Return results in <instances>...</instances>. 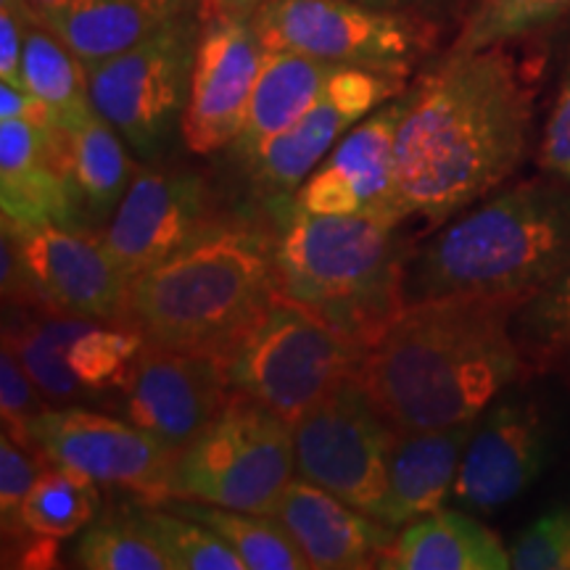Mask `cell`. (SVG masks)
<instances>
[{
  "label": "cell",
  "mask_w": 570,
  "mask_h": 570,
  "mask_svg": "<svg viewBox=\"0 0 570 570\" xmlns=\"http://www.w3.org/2000/svg\"><path fill=\"white\" fill-rule=\"evenodd\" d=\"M391 433L394 428L360 377L348 375L294 423L298 479L381 520L389 494Z\"/></svg>",
  "instance_id": "10"
},
{
  "label": "cell",
  "mask_w": 570,
  "mask_h": 570,
  "mask_svg": "<svg viewBox=\"0 0 570 570\" xmlns=\"http://www.w3.org/2000/svg\"><path fill=\"white\" fill-rule=\"evenodd\" d=\"M277 294L267 227H212L130 285L122 323L146 344L225 360Z\"/></svg>",
  "instance_id": "3"
},
{
  "label": "cell",
  "mask_w": 570,
  "mask_h": 570,
  "mask_svg": "<svg viewBox=\"0 0 570 570\" xmlns=\"http://www.w3.org/2000/svg\"><path fill=\"white\" fill-rule=\"evenodd\" d=\"M518 570H570V504L539 515L510 547Z\"/></svg>",
  "instance_id": "35"
},
{
  "label": "cell",
  "mask_w": 570,
  "mask_h": 570,
  "mask_svg": "<svg viewBox=\"0 0 570 570\" xmlns=\"http://www.w3.org/2000/svg\"><path fill=\"white\" fill-rule=\"evenodd\" d=\"M204 13H190L138 46L90 63V98L96 111L142 161L159 159L180 130Z\"/></svg>",
  "instance_id": "8"
},
{
  "label": "cell",
  "mask_w": 570,
  "mask_h": 570,
  "mask_svg": "<svg viewBox=\"0 0 570 570\" xmlns=\"http://www.w3.org/2000/svg\"><path fill=\"white\" fill-rule=\"evenodd\" d=\"M0 119H24V122L48 127L56 122L53 111L42 98L35 96L24 85L3 82L0 85Z\"/></svg>",
  "instance_id": "39"
},
{
  "label": "cell",
  "mask_w": 570,
  "mask_h": 570,
  "mask_svg": "<svg viewBox=\"0 0 570 570\" xmlns=\"http://www.w3.org/2000/svg\"><path fill=\"white\" fill-rule=\"evenodd\" d=\"M539 164L544 173L570 183V67L554 98L550 119L539 146Z\"/></svg>",
  "instance_id": "38"
},
{
  "label": "cell",
  "mask_w": 570,
  "mask_h": 570,
  "mask_svg": "<svg viewBox=\"0 0 570 570\" xmlns=\"http://www.w3.org/2000/svg\"><path fill=\"white\" fill-rule=\"evenodd\" d=\"M277 294L360 344L404 309L410 252L396 227L362 214H312L288 198L265 204Z\"/></svg>",
  "instance_id": "5"
},
{
  "label": "cell",
  "mask_w": 570,
  "mask_h": 570,
  "mask_svg": "<svg viewBox=\"0 0 570 570\" xmlns=\"http://www.w3.org/2000/svg\"><path fill=\"white\" fill-rule=\"evenodd\" d=\"M570 13V0H475L452 51H481L537 32Z\"/></svg>",
  "instance_id": "32"
},
{
  "label": "cell",
  "mask_w": 570,
  "mask_h": 570,
  "mask_svg": "<svg viewBox=\"0 0 570 570\" xmlns=\"http://www.w3.org/2000/svg\"><path fill=\"white\" fill-rule=\"evenodd\" d=\"M146 338L127 323H96L69 348V365L77 377L96 394L119 389L130 377Z\"/></svg>",
  "instance_id": "34"
},
{
  "label": "cell",
  "mask_w": 570,
  "mask_h": 570,
  "mask_svg": "<svg viewBox=\"0 0 570 570\" xmlns=\"http://www.w3.org/2000/svg\"><path fill=\"white\" fill-rule=\"evenodd\" d=\"M69 132L71 167L80 190L85 214L98 233L109 223L122 198L140 173V164L127 151V140L106 122L101 114H92L88 122Z\"/></svg>",
  "instance_id": "26"
},
{
  "label": "cell",
  "mask_w": 570,
  "mask_h": 570,
  "mask_svg": "<svg viewBox=\"0 0 570 570\" xmlns=\"http://www.w3.org/2000/svg\"><path fill=\"white\" fill-rule=\"evenodd\" d=\"M98 320L69 315L51 306H6L3 346H9L40 394L53 407L80 404L98 396L69 365V348Z\"/></svg>",
  "instance_id": "24"
},
{
  "label": "cell",
  "mask_w": 570,
  "mask_h": 570,
  "mask_svg": "<svg viewBox=\"0 0 570 570\" xmlns=\"http://www.w3.org/2000/svg\"><path fill=\"white\" fill-rule=\"evenodd\" d=\"M21 85L48 104L63 130H75L96 114L88 69L59 35L42 24L38 13L27 21Z\"/></svg>",
  "instance_id": "27"
},
{
  "label": "cell",
  "mask_w": 570,
  "mask_h": 570,
  "mask_svg": "<svg viewBox=\"0 0 570 570\" xmlns=\"http://www.w3.org/2000/svg\"><path fill=\"white\" fill-rule=\"evenodd\" d=\"M407 77L394 69L341 67L315 106L246 164L254 196L262 204L294 196L356 122L407 92Z\"/></svg>",
  "instance_id": "11"
},
{
  "label": "cell",
  "mask_w": 570,
  "mask_h": 570,
  "mask_svg": "<svg viewBox=\"0 0 570 570\" xmlns=\"http://www.w3.org/2000/svg\"><path fill=\"white\" fill-rule=\"evenodd\" d=\"M122 394L127 420L180 452L223 412L233 389L219 356L146 344Z\"/></svg>",
  "instance_id": "17"
},
{
  "label": "cell",
  "mask_w": 570,
  "mask_h": 570,
  "mask_svg": "<svg viewBox=\"0 0 570 570\" xmlns=\"http://www.w3.org/2000/svg\"><path fill=\"white\" fill-rule=\"evenodd\" d=\"M0 206L13 223L92 230L77 190L69 132L61 125L0 119Z\"/></svg>",
  "instance_id": "19"
},
{
  "label": "cell",
  "mask_w": 570,
  "mask_h": 570,
  "mask_svg": "<svg viewBox=\"0 0 570 570\" xmlns=\"http://www.w3.org/2000/svg\"><path fill=\"white\" fill-rule=\"evenodd\" d=\"M198 11L202 0H71L38 19L90 67Z\"/></svg>",
  "instance_id": "22"
},
{
  "label": "cell",
  "mask_w": 570,
  "mask_h": 570,
  "mask_svg": "<svg viewBox=\"0 0 570 570\" xmlns=\"http://www.w3.org/2000/svg\"><path fill=\"white\" fill-rule=\"evenodd\" d=\"M570 262V183H523L454 219L407 256L404 304L529 298Z\"/></svg>",
  "instance_id": "4"
},
{
  "label": "cell",
  "mask_w": 570,
  "mask_h": 570,
  "mask_svg": "<svg viewBox=\"0 0 570 570\" xmlns=\"http://www.w3.org/2000/svg\"><path fill=\"white\" fill-rule=\"evenodd\" d=\"M48 407H53V404L40 394V389L35 386V381L19 362V356L9 346H3V352H0V415H3V433H9L19 444L30 446L27 423Z\"/></svg>",
  "instance_id": "37"
},
{
  "label": "cell",
  "mask_w": 570,
  "mask_h": 570,
  "mask_svg": "<svg viewBox=\"0 0 570 570\" xmlns=\"http://www.w3.org/2000/svg\"><path fill=\"white\" fill-rule=\"evenodd\" d=\"M275 518L294 537L312 570L377 568V560L396 541L391 525L304 479L288 483Z\"/></svg>",
  "instance_id": "20"
},
{
  "label": "cell",
  "mask_w": 570,
  "mask_h": 570,
  "mask_svg": "<svg viewBox=\"0 0 570 570\" xmlns=\"http://www.w3.org/2000/svg\"><path fill=\"white\" fill-rule=\"evenodd\" d=\"M265 3L267 0H202V13L204 17H212V13H230V17L252 19L254 11Z\"/></svg>",
  "instance_id": "41"
},
{
  "label": "cell",
  "mask_w": 570,
  "mask_h": 570,
  "mask_svg": "<svg viewBox=\"0 0 570 570\" xmlns=\"http://www.w3.org/2000/svg\"><path fill=\"white\" fill-rule=\"evenodd\" d=\"M27 3H30V9L38 13V17H46V13L63 9V6L71 3V0H27Z\"/></svg>",
  "instance_id": "42"
},
{
  "label": "cell",
  "mask_w": 570,
  "mask_h": 570,
  "mask_svg": "<svg viewBox=\"0 0 570 570\" xmlns=\"http://www.w3.org/2000/svg\"><path fill=\"white\" fill-rule=\"evenodd\" d=\"M294 479V423L233 391L223 412L175 454L169 497L275 515Z\"/></svg>",
  "instance_id": "6"
},
{
  "label": "cell",
  "mask_w": 570,
  "mask_h": 570,
  "mask_svg": "<svg viewBox=\"0 0 570 570\" xmlns=\"http://www.w3.org/2000/svg\"><path fill=\"white\" fill-rule=\"evenodd\" d=\"M27 439L51 462L80 470L101 487L135 491L146 502L169 499L177 452L130 420L80 404L48 407L27 423Z\"/></svg>",
  "instance_id": "12"
},
{
  "label": "cell",
  "mask_w": 570,
  "mask_h": 570,
  "mask_svg": "<svg viewBox=\"0 0 570 570\" xmlns=\"http://www.w3.org/2000/svg\"><path fill=\"white\" fill-rule=\"evenodd\" d=\"M550 460V425L531 396L489 404L475 423L452 497L475 512H494L523 497Z\"/></svg>",
  "instance_id": "18"
},
{
  "label": "cell",
  "mask_w": 570,
  "mask_h": 570,
  "mask_svg": "<svg viewBox=\"0 0 570 570\" xmlns=\"http://www.w3.org/2000/svg\"><path fill=\"white\" fill-rule=\"evenodd\" d=\"M130 515L167 554L173 570H246L233 547L194 518L161 508H138Z\"/></svg>",
  "instance_id": "31"
},
{
  "label": "cell",
  "mask_w": 570,
  "mask_h": 570,
  "mask_svg": "<svg viewBox=\"0 0 570 570\" xmlns=\"http://www.w3.org/2000/svg\"><path fill=\"white\" fill-rule=\"evenodd\" d=\"M177 515L194 518L217 533L246 562V570H312L288 529L275 515L219 508L196 499H164Z\"/></svg>",
  "instance_id": "28"
},
{
  "label": "cell",
  "mask_w": 570,
  "mask_h": 570,
  "mask_svg": "<svg viewBox=\"0 0 570 570\" xmlns=\"http://www.w3.org/2000/svg\"><path fill=\"white\" fill-rule=\"evenodd\" d=\"M338 63L291 51H265L248 104L246 125L230 146L233 159L246 167L269 140L296 125L323 96Z\"/></svg>",
  "instance_id": "23"
},
{
  "label": "cell",
  "mask_w": 570,
  "mask_h": 570,
  "mask_svg": "<svg viewBox=\"0 0 570 570\" xmlns=\"http://www.w3.org/2000/svg\"><path fill=\"white\" fill-rule=\"evenodd\" d=\"M475 423L449 428H394L389 444V494L381 523L404 529L444 508L458 481Z\"/></svg>",
  "instance_id": "21"
},
{
  "label": "cell",
  "mask_w": 570,
  "mask_h": 570,
  "mask_svg": "<svg viewBox=\"0 0 570 570\" xmlns=\"http://www.w3.org/2000/svg\"><path fill=\"white\" fill-rule=\"evenodd\" d=\"M383 570H508L510 550L481 520L441 508L412 520L377 560Z\"/></svg>",
  "instance_id": "25"
},
{
  "label": "cell",
  "mask_w": 570,
  "mask_h": 570,
  "mask_svg": "<svg viewBox=\"0 0 570 570\" xmlns=\"http://www.w3.org/2000/svg\"><path fill=\"white\" fill-rule=\"evenodd\" d=\"M209 183L194 169L146 167L135 175L101 240L127 275L138 277L223 225Z\"/></svg>",
  "instance_id": "13"
},
{
  "label": "cell",
  "mask_w": 570,
  "mask_h": 570,
  "mask_svg": "<svg viewBox=\"0 0 570 570\" xmlns=\"http://www.w3.org/2000/svg\"><path fill=\"white\" fill-rule=\"evenodd\" d=\"M362 356L365 344L275 294L223 365L233 391L296 423L344 377L356 375Z\"/></svg>",
  "instance_id": "7"
},
{
  "label": "cell",
  "mask_w": 570,
  "mask_h": 570,
  "mask_svg": "<svg viewBox=\"0 0 570 570\" xmlns=\"http://www.w3.org/2000/svg\"><path fill=\"white\" fill-rule=\"evenodd\" d=\"M356 3L373 6V9L407 13V17H417L433 24H444V19L454 11L458 0H356Z\"/></svg>",
  "instance_id": "40"
},
{
  "label": "cell",
  "mask_w": 570,
  "mask_h": 570,
  "mask_svg": "<svg viewBox=\"0 0 570 570\" xmlns=\"http://www.w3.org/2000/svg\"><path fill=\"white\" fill-rule=\"evenodd\" d=\"M265 46L252 19L212 13L204 17L188 106L180 135L190 154L209 156L230 148L246 125Z\"/></svg>",
  "instance_id": "15"
},
{
  "label": "cell",
  "mask_w": 570,
  "mask_h": 570,
  "mask_svg": "<svg viewBox=\"0 0 570 570\" xmlns=\"http://www.w3.org/2000/svg\"><path fill=\"white\" fill-rule=\"evenodd\" d=\"M265 51H291L338 67L410 75L436 46L441 24L356 0H267L254 11Z\"/></svg>",
  "instance_id": "9"
},
{
  "label": "cell",
  "mask_w": 570,
  "mask_h": 570,
  "mask_svg": "<svg viewBox=\"0 0 570 570\" xmlns=\"http://www.w3.org/2000/svg\"><path fill=\"white\" fill-rule=\"evenodd\" d=\"M533 90L502 46L449 51L407 90L396 135L402 219L441 225L468 209L523 161Z\"/></svg>",
  "instance_id": "1"
},
{
  "label": "cell",
  "mask_w": 570,
  "mask_h": 570,
  "mask_svg": "<svg viewBox=\"0 0 570 570\" xmlns=\"http://www.w3.org/2000/svg\"><path fill=\"white\" fill-rule=\"evenodd\" d=\"M3 225L17 238L27 273L48 306L98 323H122L132 277L114 259L101 233L9 217Z\"/></svg>",
  "instance_id": "14"
},
{
  "label": "cell",
  "mask_w": 570,
  "mask_h": 570,
  "mask_svg": "<svg viewBox=\"0 0 570 570\" xmlns=\"http://www.w3.org/2000/svg\"><path fill=\"white\" fill-rule=\"evenodd\" d=\"M523 296H444L407 304L365 346L356 377L391 428L479 420L531 370L512 320Z\"/></svg>",
  "instance_id": "2"
},
{
  "label": "cell",
  "mask_w": 570,
  "mask_h": 570,
  "mask_svg": "<svg viewBox=\"0 0 570 570\" xmlns=\"http://www.w3.org/2000/svg\"><path fill=\"white\" fill-rule=\"evenodd\" d=\"M77 568L88 570H173V562L130 512L96 518L75 547Z\"/></svg>",
  "instance_id": "33"
},
{
  "label": "cell",
  "mask_w": 570,
  "mask_h": 570,
  "mask_svg": "<svg viewBox=\"0 0 570 570\" xmlns=\"http://www.w3.org/2000/svg\"><path fill=\"white\" fill-rule=\"evenodd\" d=\"M101 483L80 470L48 462L19 512V533L63 541L82 533L101 508ZM9 539V537H6Z\"/></svg>",
  "instance_id": "29"
},
{
  "label": "cell",
  "mask_w": 570,
  "mask_h": 570,
  "mask_svg": "<svg viewBox=\"0 0 570 570\" xmlns=\"http://www.w3.org/2000/svg\"><path fill=\"white\" fill-rule=\"evenodd\" d=\"M404 109L407 92L356 122L291 196L294 206L312 214H362L402 225L396 204V135Z\"/></svg>",
  "instance_id": "16"
},
{
  "label": "cell",
  "mask_w": 570,
  "mask_h": 570,
  "mask_svg": "<svg viewBox=\"0 0 570 570\" xmlns=\"http://www.w3.org/2000/svg\"><path fill=\"white\" fill-rule=\"evenodd\" d=\"M512 331L533 367L558 365L570 356V262L537 294L525 298L512 320Z\"/></svg>",
  "instance_id": "30"
},
{
  "label": "cell",
  "mask_w": 570,
  "mask_h": 570,
  "mask_svg": "<svg viewBox=\"0 0 570 570\" xmlns=\"http://www.w3.org/2000/svg\"><path fill=\"white\" fill-rule=\"evenodd\" d=\"M40 449H30L11 439L9 433L0 436V518H3V539L19 533V512L30 494L35 481L48 465Z\"/></svg>",
  "instance_id": "36"
}]
</instances>
